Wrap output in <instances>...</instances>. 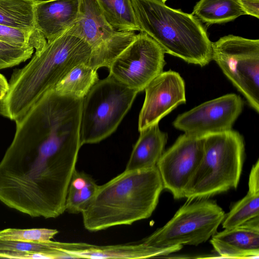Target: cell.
I'll return each mask as SVG.
<instances>
[{
  "label": "cell",
  "mask_w": 259,
  "mask_h": 259,
  "mask_svg": "<svg viewBox=\"0 0 259 259\" xmlns=\"http://www.w3.org/2000/svg\"><path fill=\"white\" fill-rule=\"evenodd\" d=\"M243 105L239 96L226 94L179 115L173 125L185 134L201 137L228 131L242 112Z\"/></svg>",
  "instance_id": "10"
},
{
  "label": "cell",
  "mask_w": 259,
  "mask_h": 259,
  "mask_svg": "<svg viewBox=\"0 0 259 259\" xmlns=\"http://www.w3.org/2000/svg\"><path fill=\"white\" fill-rule=\"evenodd\" d=\"M160 1H162L163 3H165V2L166 1H167V0H160Z\"/></svg>",
  "instance_id": "32"
},
{
  "label": "cell",
  "mask_w": 259,
  "mask_h": 259,
  "mask_svg": "<svg viewBox=\"0 0 259 259\" xmlns=\"http://www.w3.org/2000/svg\"><path fill=\"white\" fill-rule=\"evenodd\" d=\"M192 14L210 25L230 22L246 13L238 0H199Z\"/></svg>",
  "instance_id": "18"
},
{
  "label": "cell",
  "mask_w": 259,
  "mask_h": 259,
  "mask_svg": "<svg viewBox=\"0 0 259 259\" xmlns=\"http://www.w3.org/2000/svg\"><path fill=\"white\" fill-rule=\"evenodd\" d=\"M164 52L146 33L136 34L134 40L113 60L109 74L139 92L163 70Z\"/></svg>",
  "instance_id": "8"
},
{
  "label": "cell",
  "mask_w": 259,
  "mask_h": 259,
  "mask_svg": "<svg viewBox=\"0 0 259 259\" xmlns=\"http://www.w3.org/2000/svg\"><path fill=\"white\" fill-rule=\"evenodd\" d=\"M210 243L215 251L225 258L259 256V217L211 237Z\"/></svg>",
  "instance_id": "12"
},
{
  "label": "cell",
  "mask_w": 259,
  "mask_h": 259,
  "mask_svg": "<svg viewBox=\"0 0 259 259\" xmlns=\"http://www.w3.org/2000/svg\"><path fill=\"white\" fill-rule=\"evenodd\" d=\"M9 89V83L6 77L0 73V95L5 96Z\"/></svg>",
  "instance_id": "30"
},
{
  "label": "cell",
  "mask_w": 259,
  "mask_h": 259,
  "mask_svg": "<svg viewBox=\"0 0 259 259\" xmlns=\"http://www.w3.org/2000/svg\"><path fill=\"white\" fill-rule=\"evenodd\" d=\"M98 186L90 175L75 169L68 188L65 211L73 214L81 213Z\"/></svg>",
  "instance_id": "20"
},
{
  "label": "cell",
  "mask_w": 259,
  "mask_h": 259,
  "mask_svg": "<svg viewBox=\"0 0 259 259\" xmlns=\"http://www.w3.org/2000/svg\"><path fill=\"white\" fill-rule=\"evenodd\" d=\"M34 49L11 46L0 41V70L19 65L30 59Z\"/></svg>",
  "instance_id": "27"
},
{
  "label": "cell",
  "mask_w": 259,
  "mask_h": 259,
  "mask_svg": "<svg viewBox=\"0 0 259 259\" xmlns=\"http://www.w3.org/2000/svg\"><path fill=\"white\" fill-rule=\"evenodd\" d=\"M132 5L140 31L152 38L165 53L201 67L212 60V42L194 15L160 0H132Z\"/></svg>",
  "instance_id": "3"
},
{
  "label": "cell",
  "mask_w": 259,
  "mask_h": 259,
  "mask_svg": "<svg viewBox=\"0 0 259 259\" xmlns=\"http://www.w3.org/2000/svg\"><path fill=\"white\" fill-rule=\"evenodd\" d=\"M138 93L111 74L99 79L83 98L80 125V144H93L117 128Z\"/></svg>",
  "instance_id": "5"
},
{
  "label": "cell",
  "mask_w": 259,
  "mask_h": 259,
  "mask_svg": "<svg viewBox=\"0 0 259 259\" xmlns=\"http://www.w3.org/2000/svg\"><path fill=\"white\" fill-rule=\"evenodd\" d=\"M246 15L259 18V0H238Z\"/></svg>",
  "instance_id": "28"
},
{
  "label": "cell",
  "mask_w": 259,
  "mask_h": 259,
  "mask_svg": "<svg viewBox=\"0 0 259 259\" xmlns=\"http://www.w3.org/2000/svg\"><path fill=\"white\" fill-rule=\"evenodd\" d=\"M4 95H0V101L4 98Z\"/></svg>",
  "instance_id": "31"
},
{
  "label": "cell",
  "mask_w": 259,
  "mask_h": 259,
  "mask_svg": "<svg viewBox=\"0 0 259 259\" xmlns=\"http://www.w3.org/2000/svg\"><path fill=\"white\" fill-rule=\"evenodd\" d=\"M144 90L145 98L138 120L139 132L158 123L163 117L186 101L185 81L175 71H162Z\"/></svg>",
  "instance_id": "11"
},
{
  "label": "cell",
  "mask_w": 259,
  "mask_h": 259,
  "mask_svg": "<svg viewBox=\"0 0 259 259\" xmlns=\"http://www.w3.org/2000/svg\"><path fill=\"white\" fill-rule=\"evenodd\" d=\"M248 191L253 192H259V160L252 166L251 169L249 181Z\"/></svg>",
  "instance_id": "29"
},
{
  "label": "cell",
  "mask_w": 259,
  "mask_h": 259,
  "mask_svg": "<svg viewBox=\"0 0 259 259\" xmlns=\"http://www.w3.org/2000/svg\"><path fill=\"white\" fill-rule=\"evenodd\" d=\"M75 33L95 49L109 38L116 30L106 20L97 0H79Z\"/></svg>",
  "instance_id": "15"
},
{
  "label": "cell",
  "mask_w": 259,
  "mask_h": 259,
  "mask_svg": "<svg viewBox=\"0 0 259 259\" xmlns=\"http://www.w3.org/2000/svg\"><path fill=\"white\" fill-rule=\"evenodd\" d=\"M0 258H60L55 241L27 242L5 240L0 238Z\"/></svg>",
  "instance_id": "17"
},
{
  "label": "cell",
  "mask_w": 259,
  "mask_h": 259,
  "mask_svg": "<svg viewBox=\"0 0 259 259\" xmlns=\"http://www.w3.org/2000/svg\"><path fill=\"white\" fill-rule=\"evenodd\" d=\"M245 155L242 136L230 130L204 137L203 156L184 198H208L237 187Z\"/></svg>",
  "instance_id": "4"
},
{
  "label": "cell",
  "mask_w": 259,
  "mask_h": 259,
  "mask_svg": "<svg viewBox=\"0 0 259 259\" xmlns=\"http://www.w3.org/2000/svg\"><path fill=\"white\" fill-rule=\"evenodd\" d=\"M225 213L208 198L187 200L163 227L144 239V243L156 247L197 246L214 235Z\"/></svg>",
  "instance_id": "6"
},
{
  "label": "cell",
  "mask_w": 259,
  "mask_h": 259,
  "mask_svg": "<svg viewBox=\"0 0 259 259\" xmlns=\"http://www.w3.org/2000/svg\"><path fill=\"white\" fill-rule=\"evenodd\" d=\"M64 252L69 258H145L157 257L159 248L144 242L135 244L97 246L84 243H65Z\"/></svg>",
  "instance_id": "14"
},
{
  "label": "cell",
  "mask_w": 259,
  "mask_h": 259,
  "mask_svg": "<svg viewBox=\"0 0 259 259\" xmlns=\"http://www.w3.org/2000/svg\"><path fill=\"white\" fill-rule=\"evenodd\" d=\"M134 32L115 31L107 40L92 49L88 65L98 70L109 68L113 60L134 40Z\"/></svg>",
  "instance_id": "23"
},
{
  "label": "cell",
  "mask_w": 259,
  "mask_h": 259,
  "mask_svg": "<svg viewBox=\"0 0 259 259\" xmlns=\"http://www.w3.org/2000/svg\"><path fill=\"white\" fill-rule=\"evenodd\" d=\"M38 1L0 0V25L35 28L34 11Z\"/></svg>",
  "instance_id": "21"
},
{
  "label": "cell",
  "mask_w": 259,
  "mask_h": 259,
  "mask_svg": "<svg viewBox=\"0 0 259 259\" xmlns=\"http://www.w3.org/2000/svg\"><path fill=\"white\" fill-rule=\"evenodd\" d=\"M0 41L22 48H31L35 52L41 50L47 40L36 28H21L0 25Z\"/></svg>",
  "instance_id": "24"
},
{
  "label": "cell",
  "mask_w": 259,
  "mask_h": 259,
  "mask_svg": "<svg viewBox=\"0 0 259 259\" xmlns=\"http://www.w3.org/2000/svg\"><path fill=\"white\" fill-rule=\"evenodd\" d=\"M110 25L118 31H140L132 0H97Z\"/></svg>",
  "instance_id": "22"
},
{
  "label": "cell",
  "mask_w": 259,
  "mask_h": 259,
  "mask_svg": "<svg viewBox=\"0 0 259 259\" xmlns=\"http://www.w3.org/2000/svg\"><path fill=\"white\" fill-rule=\"evenodd\" d=\"M257 217H259V192L248 191L225 214L222 223L223 228L236 227Z\"/></svg>",
  "instance_id": "25"
},
{
  "label": "cell",
  "mask_w": 259,
  "mask_h": 259,
  "mask_svg": "<svg viewBox=\"0 0 259 259\" xmlns=\"http://www.w3.org/2000/svg\"><path fill=\"white\" fill-rule=\"evenodd\" d=\"M212 60L259 112V40L234 35L212 42Z\"/></svg>",
  "instance_id": "7"
},
{
  "label": "cell",
  "mask_w": 259,
  "mask_h": 259,
  "mask_svg": "<svg viewBox=\"0 0 259 259\" xmlns=\"http://www.w3.org/2000/svg\"><path fill=\"white\" fill-rule=\"evenodd\" d=\"M79 0H38L34 11L35 27L47 41L59 36L76 22Z\"/></svg>",
  "instance_id": "13"
},
{
  "label": "cell",
  "mask_w": 259,
  "mask_h": 259,
  "mask_svg": "<svg viewBox=\"0 0 259 259\" xmlns=\"http://www.w3.org/2000/svg\"><path fill=\"white\" fill-rule=\"evenodd\" d=\"M92 49L73 25L35 52L28 63L13 71L0 101V114L15 121L24 115L76 65L88 64Z\"/></svg>",
  "instance_id": "1"
},
{
  "label": "cell",
  "mask_w": 259,
  "mask_h": 259,
  "mask_svg": "<svg viewBox=\"0 0 259 259\" xmlns=\"http://www.w3.org/2000/svg\"><path fill=\"white\" fill-rule=\"evenodd\" d=\"M163 188L157 166L126 170L98 186L81 212L84 228L97 232L149 218Z\"/></svg>",
  "instance_id": "2"
},
{
  "label": "cell",
  "mask_w": 259,
  "mask_h": 259,
  "mask_svg": "<svg viewBox=\"0 0 259 259\" xmlns=\"http://www.w3.org/2000/svg\"><path fill=\"white\" fill-rule=\"evenodd\" d=\"M204 137L185 134L164 151L157 167L164 189L175 199L184 198V192L201 161L203 153Z\"/></svg>",
  "instance_id": "9"
},
{
  "label": "cell",
  "mask_w": 259,
  "mask_h": 259,
  "mask_svg": "<svg viewBox=\"0 0 259 259\" xmlns=\"http://www.w3.org/2000/svg\"><path fill=\"white\" fill-rule=\"evenodd\" d=\"M99 79L97 69L87 63H80L74 67L54 90L62 95L83 98Z\"/></svg>",
  "instance_id": "19"
},
{
  "label": "cell",
  "mask_w": 259,
  "mask_h": 259,
  "mask_svg": "<svg viewBox=\"0 0 259 259\" xmlns=\"http://www.w3.org/2000/svg\"><path fill=\"white\" fill-rule=\"evenodd\" d=\"M140 133L126 164V170H142L155 167L164 152L167 136L160 130L158 123Z\"/></svg>",
  "instance_id": "16"
},
{
  "label": "cell",
  "mask_w": 259,
  "mask_h": 259,
  "mask_svg": "<svg viewBox=\"0 0 259 259\" xmlns=\"http://www.w3.org/2000/svg\"><path fill=\"white\" fill-rule=\"evenodd\" d=\"M58 233L56 229L47 228H9L0 231V238L11 241L46 242L51 240Z\"/></svg>",
  "instance_id": "26"
}]
</instances>
